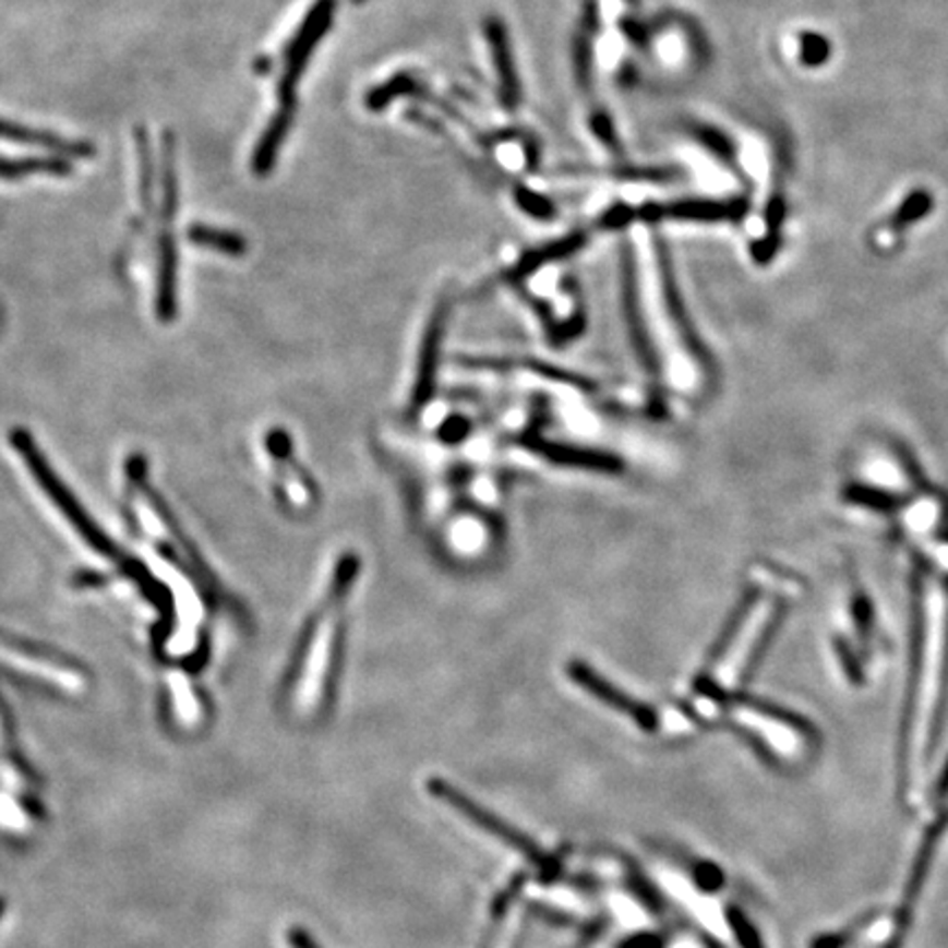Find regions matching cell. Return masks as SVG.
I'll use <instances>...</instances> for the list:
<instances>
[{
  "label": "cell",
  "instance_id": "obj_1",
  "mask_svg": "<svg viewBox=\"0 0 948 948\" xmlns=\"http://www.w3.org/2000/svg\"><path fill=\"white\" fill-rule=\"evenodd\" d=\"M657 253V297H648L635 279L631 247L624 244V288L626 303L633 319V327L644 345L648 360L655 371L663 377V383L679 394H694L700 389L705 381V367L700 364L689 338L687 329L681 321V310L676 303V292L665 257V247L661 240H655Z\"/></svg>",
  "mask_w": 948,
  "mask_h": 948
},
{
  "label": "cell",
  "instance_id": "obj_2",
  "mask_svg": "<svg viewBox=\"0 0 948 948\" xmlns=\"http://www.w3.org/2000/svg\"><path fill=\"white\" fill-rule=\"evenodd\" d=\"M336 10L334 0H319V3L310 10L305 16L301 29L292 38V43L286 49V69L279 80V108L275 117L271 119V125L262 134L255 154H253V169L257 176H266L279 154V147L284 145V139L292 125L295 110H297V84L303 75V69L312 56V49L321 43L323 34L329 29L332 14Z\"/></svg>",
  "mask_w": 948,
  "mask_h": 948
},
{
  "label": "cell",
  "instance_id": "obj_3",
  "mask_svg": "<svg viewBox=\"0 0 948 948\" xmlns=\"http://www.w3.org/2000/svg\"><path fill=\"white\" fill-rule=\"evenodd\" d=\"M429 791L431 795H435L437 800L446 802L453 811H457L459 815H464L468 821H472L477 828H481L483 832L496 837L499 841H503L507 848L516 850L518 854L527 856V861H531L533 865H538L544 874H553L555 865L553 861L523 832H518L516 828H512L509 824H505L503 819H499L496 815H492L490 811H485L481 804L472 802L468 795H464L459 789L451 787L444 780H431L429 782Z\"/></svg>",
  "mask_w": 948,
  "mask_h": 948
},
{
  "label": "cell",
  "instance_id": "obj_4",
  "mask_svg": "<svg viewBox=\"0 0 948 948\" xmlns=\"http://www.w3.org/2000/svg\"><path fill=\"white\" fill-rule=\"evenodd\" d=\"M0 665H8V670L21 672L25 676L53 683L56 687H62L64 692L80 689V674L75 670H69L67 665H60L51 659H43L32 655L27 648H23L19 641H5L0 639Z\"/></svg>",
  "mask_w": 948,
  "mask_h": 948
},
{
  "label": "cell",
  "instance_id": "obj_5",
  "mask_svg": "<svg viewBox=\"0 0 948 948\" xmlns=\"http://www.w3.org/2000/svg\"><path fill=\"white\" fill-rule=\"evenodd\" d=\"M0 139H8L12 143H23V145H34V147H43L53 152L56 156L62 158H91L95 156V145L88 141H80V139H64L60 134L47 132V130H36L10 119H0Z\"/></svg>",
  "mask_w": 948,
  "mask_h": 948
},
{
  "label": "cell",
  "instance_id": "obj_6",
  "mask_svg": "<svg viewBox=\"0 0 948 948\" xmlns=\"http://www.w3.org/2000/svg\"><path fill=\"white\" fill-rule=\"evenodd\" d=\"M568 674H572V679H574L580 687H585L591 696L600 698L602 703H607L609 707H613V709H617V711H622V713L633 716V720H635L637 724H641L644 729H655V713H652L650 709H646V707L637 705L635 700H631L624 692H620L615 685H611L609 681H604V679H602L600 674H596L589 665H585V663H574L572 668H568Z\"/></svg>",
  "mask_w": 948,
  "mask_h": 948
},
{
  "label": "cell",
  "instance_id": "obj_7",
  "mask_svg": "<svg viewBox=\"0 0 948 948\" xmlns=\"http://www.w3.org/2000/svg\"><path fill=\"white\" fill-rule=\"evenodd\" d=\"M746 212V203H713V201H681L672 205H648L641 209V218H683V220H731Z\"/></svg>",
  "mask_w": 948,
  "mask_h": 948
},
{
  "label": "cell",
  "instance_id": "obj_8",
  "mask_svg": "<svg viewBox=\"0 0 948 948\" xmlns=\"http://www.w3.org/2000/svg\"><path fill=\"white\" fill-rule=\"evenodd\" d=\"M485 34H488V40L492 45L494 62H496L499 77H501V101L505 108L514 110L518 104V80L514 73V62L509 56V43H507L505 29L496 19H490L485 23Z\"/></svg>",
  "mask_w": 948,
  "mask_h": 948
},
{
  "label": "cell",
  "instance_id": "obj_9",
  "mask_svg": "<svg viewBox=\"0 0 948 948\" xmlns=\"http://www.w3.org/2000/svg\"><path fill=\"white\" fill-rule=\"evenodd\" d=\"M268 451L279 461V470H281L279 479H281V488H284V494H286V503L292 505V507H308L312 503V492H308V488H305L303 472L292 475V470H297V466L288 468V464H290V444H288V437L284 433L271 435L268 437Z\"/></svg>",
  "mask_w": 948,
  "mask_h": 948
},
{
  "label": "cell",
  "instance_id": "obj_10",
  "mask_svg": "<svg viewBox=\"0 0 948 948\" xmlns=\"http://www.w3.org/2000/svg\"><path fill=\"white\" fill-rule=\"evenodd\" d=\"M73 171L71 160L62 156L53 158H10L0 156V178L3 180H23L32 173H51V176H69Z\"/></svg>",
  "mask_w": 948,
  "mask_h": 948
},
{
  "label": "cell",
  "instance_id": "obj_11",
  "mask_svg": "<svg viewBox=\"0 0 948 948\" xmlns=\"http://www.w3.org/2000/svg\"><path fill=\"white\" fill-rule=\"evenodd\" d=\"M189 242H194L203 249H214L225 255H242L247 251V242L231 231H220L205 225H192L187 231Z\"/></svg>",
  "mask_w": 948,
  "mask_h": 948
},
{
  "label": "cell",
  "instance_id": "obj_12",
  "mask_svg": "<svg viewBox=\"0 0 948 948\" xmlns=\"http://www.w3.org/2000/svg\"><path fill=\"white\" fill-rule=\"evenodd\" d=\"M933 207V199H931V194L928 192H913L902 205H900V209L896 212V218H893V223H898V225H907V223H913V220H917V218H922L928 209Z\"/></svg>",
  "mask_w": 948,
  "mask_h": 948
},
{
  "label": "cell",
  "instance_id": "obj_13",
  "mask_svg": "<svg viewBox=\"0 0 948 948\" xmlns=\"http://www.w3.org/2000/svg\"><path fill=\"white\" fill-rule=\"evenodd\" d=\"M828 56H830V45L826 38H821L817 34L802 36V62L804 64L819 67L828 60Z\"/></svg>",
  "mask_w": 948,
  "mask_h": 948
},
{
  "label": "cell",
  "instance_id": "obj_14",
  "mask_svg": "<svg viewBox=\"0 0 948 948\" xmlns=\"http://www.w3.org/2000/svg\"><path fill=\"white\" fill-rule=\"evenodd\" d=\"M696 136L700 139V143H705L720 158H724V160L733 158V145H731V141L724 134H720L718 130H713V128H698Z\"/></svg>",
  "mask_w": 948,
  "mask_h": 948
},
{
  "label": "cell",
  "instance_id": "obj_15",
  "mask_svg": "<svg viewBox=\"0 0 948 948\" xmlns=\"http://www.w3.org/2000/svg\"><path fill=\"white\" fill-rule=\"evenodd\" d=\"M518 201H520V205H523L529 214H536V216H540V218H551V216H553V207H551L544 199H540V196H536V194H531V192H520V194H518Z\"/></svg>",
  "mask_w": 948,
  "mask_h": 948
},
{
  "label": "cell",
  "instance_id": "obj_16",
  "mask_svg": "<svg viewBox=\"0 0 948 948\" xmlns=\"http://www.w3.org/2000/svg\"><path fill=\"white\" fill-rule=\"evenodd\" d=\"M290 944H292V948H319L301 928H292Z\"/></svg>",
  "mask_w": 948,
  "mask_h": 948
},
{
  "label": "cell",
  "instance_id": "obj_17",
  "mask_svg": "<svg viewBox=\"0 0 948 948\" xmlns=\"http://www.w3.org/2000/svg\"><path fill=\"white\" fill-rule=\"evenodd\" d=\"M626 948H659V941L650 935H641V937H633Z\"/></svg>",
  "mask_w": 948,
  "mask_h": 948
},
{
  "label": "cell",
  "instance_id": "obj_18",
  "mask_svg": "<svg viewBox=\"0 0 948 948\" xmlns=\"http://www.w3.org/2000/svg\"><path fill=\"white\" fill-rule=\"evenodd\" d=\"M0 915H3V902H0Z\"/></svg>",
  "mask_w": 948,
  "mask_h": 948
}]
</instances>
